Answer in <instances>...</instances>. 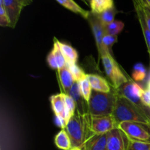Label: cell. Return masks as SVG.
<instances>
[{"mask_svg": "<svg viewBox=\"0 0 150 150\" xmlns=\"http://www.w3.org/2000/svg\"><path fill=\"white\" fill-rule=\"evenodd\" d=\"M90 118L89 114H81L76 111L68 122L65 130L71 141L72 148L81 149L85 141L93 133L90 129Z\"/></svg>", "mask_w": 150, "mask_h": 150, "instance_id": "1", "label": "cell"}, {"mask_svg": "<svg viewBox=\"0 0 150 150\" xmlns=\"http://www.w3.org/2000/svg\"><path fill=\"white\" fill-rule=\"evenodd\" d=\"M112 116L118 124L123 122H135L150 125V118L146 113L126 98L118 95Z\"/></svg>", "mask_w": 150, "mask_h": 150, "instance_id": "2", "label": "cell"}, {"mask_svg": "<svg viewBox=\"0 0 150 150\" xmlns=\"http://www.w3.org/2000/svg\"><path fill=\"white\" fill-rule=\"evenodd\" d=\"M117 95L115 89L108 93L97 92L92 89L88 102L89 114L92 117L112 115L115 108Z\"/></svg>", "mask_w": 150, "mask_h": 150, "instance_id": "3", "label": "cell"}, {"mask_svg": "<svg viewBox=\"0 0 150 150\" xmlns=\"http://www.w3.org/2000/svg\"><path fill=\"white\" fill-rule=\"evenodd\" d=\"M99 57L102 60L105 74L114 89H117L128 81V79L124 75L120 69L118 63L117 62L112 54L107 50L103 49Z\"/></svg>", "mask_w": 150, "mask_h": 150, "instance_id": "4", "label": "cell"}, {"mask_svg": "<svg viewBox=\"0 0 150 150\" xmlns=\"http://www.w3.org/2000/svg\"><path fill=\"white\" fill-rule=\"evenodd\" d=\"M115 90L117 95L126 98L127 100L139 107L150 118V108L144 105L141 99L144 89L138 83L128 79L126 83H123L119 89Z\"/></svg>", "mask_w": 150, "mask_h": 150, "instance_id": "5", "label": "cell"}, {"mask_svg": "<svg viewBox=\"0 0 150 150\" xmlns=\"http://www.w3.org/2000/svg\"><path fill=\"white\" fill-rule=\"evenodd\" d=\"M118 127L131 140L150 142V126L148 125L135 122H123L119 124Z\"/></svg>", "mask_w": 150, "mask_h": 150, "instance_id": "6", "label": "cell"}, {"mask_svg": "<svg viewBox=\"0 0 150 150\" xmlns=\"http://www.w3.org/2000/svg\"><path fill=\"white\" fill-rule=\"evenodd\" d=\"M119 124L112 115L103 117H92L90 118V129L96 134L108 133L118 127Z\"/></svg>", "mask_w": 150, "mask_h": 150, "instance_id": "7", "label": "cell"}, {"mask_svg": "<svg viewBox=\"0 0 150 150\" xmlns=\"http://www.w3.org/2000/svg\"><path fill=\"white\" fill-rule=\"evenodd\" d=\"M130 141L128 136L117 127L108 133L107 150H128Z\"/></svg>", "mask_w": 150, "mask_h": 150, "instance_id": "8", "label": "cell"}, {"mask_svg": "<svg viewBox=\"0 0 150 150\" xmlns=\"http://www.w3.org/2000/svg\"><path fill=\"white\" fill-rule=\"evenodd\" d=\"M86 20L90 25L91 29L95 37L97 48L100 54L103 50V39L105 35V26L100 21L98 15L92 13V11L89 12V15Z\"/></svg>", "mask_w": 150, "mask_h": 150, "instance_id": "9", "label": "cell"}, {"mask_svg": "<svg viewBox=\"0 0 150 150\" xmlns=\"http://www.w3.org/2000/svg\"><path fill=\"white\" fill-rule=\"evenodd\" d=\"M0 3L2 4L8 16L10 28L14 29L19 20L22 9L24 7L18 0H0Z\"/></svg>", "mask_w": 150, "mask_h": 150, "instance_id": "10", "label": "cell"}, {"mask_svg": "<svg viewBox=\"0 0 150 150\" xmlns=\"http://www.w3.org/2000/svg\"><path fill=\"white\" fill-rule=\"evenodd\" d=\"M51 107L56 117H60L65 121L66 124L67 125L68 122L70 121V117L69 116L68 111L66 107L65 101L64 99V93L57 94V95H52L50 98Z\"/></svg>", "mask_w": 150, "mask_h": 150, "instance_id": "11", "label": "cell"}, {"mask_svg": "<svg viewBox=\"0 0 150 150\" xmlns=\"http://www.w3.org/2000/svg\"><path fill=\"white\" fill-rule=\"evenodd\" d=\"M108 133H92L87 138L81 147V150H107Z\"/></svg>", "mask_w": 150, "mask_h": 150, "instance_id": "12", "label": "cell"}, {"mask_svg": "<svg viewBox=\"0 0 150 150\" xmlns=\"http://www.w3.org/2000/svg\"><path fill=\"white\" fill-rule=\"evenodd\" d=\"M75 101L76 105V111L81 114H89L88 102H86L82 97L79 88V82L75 81L68 94Z\"/></svg>", "mask_w": 150, "mask_h": 150, "instance_id": "13", "label": "cell"}, {"mask_svg": "<svg viewBox=\"0 0 150 150\" xmlns=\"http://www.w3.org/2000/svg\"><path fill=\"white\" fill-rule=\"evenodd\" d=\"M87 79L93 90L104 93H108L112 90L108 81L102 76L96 74H87Z\"/></svg>", "mask_w": 150, "mask_h": 150, "instance_id": "14", "label": "cell"}, {"mask_svg": "<svg viewBox=\"0 0 150 150\" xmlns=\"http://www.w3.org/2000/svg\"><path fill=\"white\" fill-rule=\"evenodd\" d=\"M58 73L60 83H61L62 87L63 90H64V93L68 95L70 89H71V87L73 86V83L75 82L73 76H72L71 73L70 71L68 65L67 64L64 68H62L60 70H58Z\"/></svg>", "mask_w": 150, "mask_h": 150, "instance_id": "15", "label": "cell"}, {"mask_svg": "<svg viewBox=\"0 0 150 150\" xmlns=\"http://www.w3.org/2000/svg\"><path fill=\"white\" fill-rule=\"evenodd\" d=\"M57 42L61 49L62 53L67 62V64H76L79 59V54L77 51L71 45H68L64 42H62L57 40Z\"/></svg>", "mask_w": 150, "mask_h": 150, "instance_id": "16", "label": "cell"}, {"mask_svg": "<svg viewBox=\"0 0 150 150\" xmlns=\"http://www.w3.org/2000/svg\"><path fill=\"white\" fill-rule=\"evenodd\" d=\"M56 1L59 4H61L62 6H63L64 8L67 9V10L76 13V14L80 15L83 18L87 19L90 11H88V10H86L82 8L74 0H56Z\"/></svg>", "mask_w": 150, "mask_h": 150, "instance_id": "17", "label": "cell"}, {"mask_svg": "<svg viewBox=\"0 0 150 150\" xmlns=\"http://www.w3.org/2000/svg\"><path fill=\"white\" fill-rule=\"evenodd\" d=\"M114 7V0H91L90 1L91 11L95 14H100Z\"/></svg>", "mask_w": 150, "mask_h": 150, "instance_id": "18", "label": "cell"}, {"mask_svg": "<svg viewBox=\"0 0 150 150\" xmlns=\"http://www.w3.org/2000/svg\"><path fill=\"white\" fill-rule=\"evenodd\" d=\"M54 143L57 148L62 150H70L72 149L71 141L65 130H60L56 135Z\"/></svg>", "mask_w": 150, "mask_h": 150, "instance_id": "19", "label": "cell"}, {"mask_svg": "<svg viewBox=\"0 0 150 150\" xmlns=\"http://www.w3.org/2000/svg\"><path fill=\"white\" fill-rule=\"evenodd\" d=\"M52 51L54 52V57H55L56 61H57V66H58V70H62L64 68L66 65H67V62H66L65 59H64V56H63L62 53L61 49H60L59 46L57 42V39L54 38V46H53Z\"/></svg>", "mask_w": 150, "mask_h": 150, "instance_id": "20", "label": "cell"}, {"mask_svg": "<svg viewBox=\"0 0 150 150\" xmlns=\"http://www.w3.org/2000/svg\"><path fill=\"white\" fill-rule=\"evenodd\" d=\"M146 76V70L142 63H137L133 66L132 79L135 81H143Z\"/></svg>", "mask_w": 150, "mask_h": 150, "instance_id": "21", "label": "cell"}, {"mask_svg": "<svg viewBox=\"0 0 150 150\" xmlns=\"http://www.w3.org/2000/svg\"><path fill=\"white\" fill-rule=\"evenodd\" d=\"M125 24L121 21L115 20L109 24L105 26V32L107 35L117 36L124 29Z\"/></svg>", "mask_w": 150, "mask_h": 150, "instance_id": "22", "label": "cell"}, {"mask_svg": "<svg viewBox=\"0 0 150 150\" xmlns=\"http://www.w3.org/2000/svg\"><path fill=\"white\" fill-rule=\"evenodd\" d=\"M79 88H80L81 94L83 99L86 102H89L90 96L92 95V88L89 79H87V76L85 79H82L81 81H79Z\"/></svg>", "mask_w": 150, "mask_h": 150, "instance_id": "23", "label": "cell"}, {"mask_svg": "<svg viewBox=\"0 0 150 150\" xmlns=\"http://www.w3.org/2000/svg\"><path fill=\"white\" fill-rule=\"evenodd\" d=\"M117 13V9H116L115 7H112V8L105 10V11L100 13V14L98 15V16H99L100 21H102V23L104 24V26H106V25L109 24L111 22L115 21L114 20V18H115V16Z\"/></svg>", "mask_w": 150, "mask_h": 150, "instance_id": "24", "label": "cell"}, {"mask_svg": "<svg viewBox=\"0 0 150 150\" xmlns=\"http://www.w3.org/2000/svg\"><path fill=\"white\" fill-rule=\"evenodd\" d=\"M67 65H68L70 73H71L72 76H73L74 81L79 82L82 79H85L87 76V75L83 72V70L80 67H79L76 64H67Z\"/></svg>", "mask_w": 150, "mask_h": 150, "instance_id": "25", "label": "cell"}, {"mask_svg": "<svg viewBox=\"0 0 150 150\" xmlns=\"http://www.w3.org/2000/svg\"><path fill=\"white\" fill-rule=\"evenodd\" d=\"M117 41H118L117 36L105 34L103 39V49L107 50L112 54V47Z\"/></svg>", "mask_w": 150, "mask_h": 150, "instance_id": "26", "label": "cell"}, {"mask_svg": "<svg viewBox=\"0 0 150 150\" xmlns=\"http://www.w3.org/2000/svg\"><path fill=\"white\" fill-rule=\"evenodd\" d=\"M128 150H150V142L130 139Z\"/></svg>", "mask_w": 150, "mask_h": 150, "instance_id": "27", "label": "cell"}, {"mask_svg": "<svg viewBox=\"0 0 150 150\" xmlns=\"http://www.w3.org/2000/svg\"><path fill=\"white\" fill-rule=\"evenodd\" d=\"M64 93V92H63ZM64 99L65 101L66 107H67V110L68 111L69 116H70V119L74 116L75 113L76 111V105L75 103V101L73 100V98L67 94L64 93Z\"/></svg>", "mask_w": 150, "mask_h": 150, "instance_id": "28", "label": "cell"}, {"mask_svg": "<svg viewBox=\"0 0 150 150\" xmlns=\"http://www.w3.org/2000/svg\"><path fill=\"white\" fill-rule=\"evenodd\" d=\"M0 26L2 27H10L9 18L4 10L2 4L0 3Z\"/></svg>", "mask_w": 150, "mask_h": 150, "instance_id": "29", "label": "cell"}, {"mask_svg": "<svg viewBox=\"0 0 150 150\" xmlns=\"http://www.w3.org/2000/svg\"><path fill=\"white\" fill-rule=\"evenodd\" d=\"M47 62H48V64L52 70H58V66H57V61H56L55 57H54V52L51 50V52L48 54L47 56Z\"/></svg>", "mask_w": 150, "mask_h": 150, "instance_id": "30", "label": "cell"}, {"mask_svg": "<svg viewBox=\"0 0 150 150\" xmlns=\"http://www.w3.org/2000/svg\"><path fill=\"white\" fill-rule=\"evenodd\" d=\"M141 1H142V6H143L144 15L145 20H146L147 26L150 30V7L146 4V3L144 0H141Z\"/></svg>", "mask_w": 150, "mask_h": 150, "instance_id": "31", "label": "cell"}, {"mask_svg": "<svg viewBox=\"0 0 150 150\" xmlns=\"http://www.w3.org/2000/svg\"><path fill=\"white\" fill-rule=\"evenodd\" d=\"M142 103L144 105L150 108V90L149 89H144V92L142 93V97H141Z\"/></svg>", "mask_w": 150, "mask_h": 150, "instance_id": "32", "label": "cell"}, {"mask_svg": "<svg viewBox=\"0 0 150 150\" xmlns=\"http://www.w3.org/2000/svg\"><path fill=\"white\" fill-rule=\"evenodd\" d=\"M18 1L23 7H26V6L32 4V1H33L34 0H18Z\"/></svg>", "mask_w": 150, "mask_h": 150, "instance_id": "33", "label": "cell"}, {"mask_svg": "<svg viewBox=\"0 0 150 150\" xmlns=\"http://www.w3.org/2000/svg\"><path fill=\"white\" fill-rule=\"evenodd\" d=\"M82 1H83V2H84L85 4H86V5L90 6V1H91V0H82Z\"/></svg>", "mask_w": 150, "mask_h": 150, "instance_id": "34", "label": "cell"}, {"mask_svg": "<svg viewBox=\"0 0 150 150\" xmlns=\"http://www.w3.org/2000/svg\"><path fill=\"white\" fill-rule=\"evenodd\" d=\"M70 150H81V149H79V148H72Z\"/></svg>", "mask_w": 150, "mask_h": 150, "instance_id": "35", "label": "cell"}, {"mask_svg": "<svg viewBox=\"0 0 150 150\" xmlns=\"http://www.w3.org/2000/svg\"><path fill=\"white\" fill-rule=\"evenodd\" d=\"M147 89H149V90H150V79H149V83H148V87H147Z\"/></svg>", "mask_w": 150, "mask_h": 150, "instance_id": "36", "label": "cell"}, {"mask_svg": "<svg viewBox=\"0 0 150 150\" xmlns=\"http://www.w3.org/2000/svg\"><path fill=\"white\" fill-rule=\"evenodd\" d=\"M144 1H145V2H146V4H147V5H148V6H149V7H150V4H149V3H148V2H147V1H145V0H144Z\"/></svg>", "mask_w": 150, "mask_h": 150, "instance_id": "37", "label": "cell"}, {"mask_svg": "<svg viewBox=\"0 0 150 150\" xmlns=\"http://www.w3.org/2000/svg\"><path fill=\"white\" fill-rule=\"evenodd\" d=\"M145 1H147V2L149 3V4H150V0H145Z\"/></svg>", "mask_w": 150, "mask_h": 150, "instance_id": "38", "label": "cell"}, {"mask_svg": "<svg viewBox=\"0 0 150 150\" xmlns=\"http://www.w3.org/2000/svg\"><path fill=\"white\" fill-rule=\"evenodd\" d=\"M149 126H150V125H149Z\"/></svg>", "mask_w": 150, "mask_h": 150, "instance_id": "39", "label": "cell"}, {"mask_svg": "<svg viewBox=\"0 0 150 150\" xmlns=\"http://www.w3.org/2000/svg\"><path fill=\"white\" fill-rule=\"evenodd\" d=\"M149 56H150V55H149Z\"/></svg>", "mask_w": 150, "mask_h": 150, "instance_id": "40", "label": "cell"}]
</instances>
